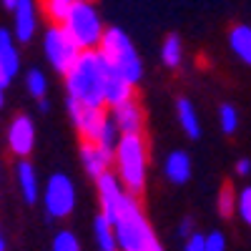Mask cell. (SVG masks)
Segmentation results:
<instances>
[{
  "label": "cell",
  "instance_id": "cell-11",
  "mask_svg": "<svg viewBox=\"0 0 251 251\" xmlns=\"http://www.w3.org/2000/svg\"><path fill=\"white\" fill-rule=\"evenodd\" d=\"M103 93H106V108H113L118 103L136 98V86L128 83L118 71H113L108 63L103 60Z\"/></svg>",
  "mask_w": 251,
  "mask_h": 251
},
{
  "label": "cell",
  "instance_id": "cell-10",
  "mask_svg": "<svg viewBox=\"0 0 251 251\" xmlns=\"http://www.w3.org/2000/svg\"><path fill=\"white\" fill-rule=\"evenodd\" d=\"M78 158H80V166L86 171V176H91L93 181L100 178L103 174L113 171V151L96 141H80Z\"/></svg>",
  "mask_w": 251,
  "mask_h": 251
},
{
  "label": "cell",
  "instance_id": "cell-33",
  "mask_svg": "<svg viewBox=\"0 0 251 251\" xmlns=\"http://www.w3.org/2000/svg\"><path fill=\"white\" fill-rule=\"evenodd\" d=\"M38 103H40V111H43V113H48V111H50V103H48V98H40Z\"/></svg>",
  "mask_w": 251,
  "mask_h": 251
},
{
  "label": "cell",
  "instance_id": "cell-19",
  "mask_svg": "<svg viewBox=\"0 0 251 251\" xmlns=\"http://www.w3.org/2000/svg\"><path fill=\"white\" fill-rule=\"evenodd\" d=\"M228 48L234 50V55L246 63L251 68V25H234L228 30Z\"/></svg>",
  "mask_w": 251,
  "mask_h": 251
},
{
  "label": "cell",
  "instance_id": "cell-4",
  "mask_svg": "<svg viewBox=\"0 0 251 251\" xmlns=\"http://www.w3.org/2000/svg\"><path fill=\"white\" fill-rule=\"evenodd\" d=\"M103 60L108 63L113 71H118L128 83L138 86L141 78H143V60L133 46V40L128 38V33L121 30V28H106L100 38V46L96 48Z\"/></svg>",
  "mask_w": 251,
  "mask_h": 251
},
{
  "label": "cell",
  "instance_id": "cell-28",
  "mask_svg": "<svg viewBox=\"0 0 251 251\" xmlns=\"http://www.w3.org/2000/svg\"><path fill=\"white\" fill-rule=\"evenodd\" d=\"M203 249L206 251H228V244H226V236L221 231H208L203 236Z\"/></svg>",
  "mask_w": 251,
  "mask_h": 251
},
{
  "label": "cell",
  "instance_id": "cell-3",
  "mask_svg": "<svg viewBox=\"0 0 251 251\" xmlns=\"http://www.w3.org/2000/svg\"><path fill=\"white\" fill-rule=\"evenodd\" d=\"M68 100H78L86 106H106L103 93V58L98 50H80L75 63L63 75Z\"/></svg>",
  "mask_w": 251,
  "mask_h": 251
},
{
  "label": "cell",
  "instance_id": "cell-34",
  "mask_svg": "<svg viewBox=\"0 0 251 251\" xmlns=\"http://www.w3.org/2000/svg\"><path fill=\"white\" fill-rule=\"evenodd\" d=\"M0 3H3V5H5L8 10H13V8L18 5V0H0Z\"/></svg>",
  "mask_w": 251,
  "mask_h": 251
},
{
  "label": "cell",
  "instance_id": "cell-30",
  "mask_svg": "<svg viewBox=\"0 0 251 251\" xmlns=\"http://www.w3.org/2000/svg\"><path fill=\"white\" fill-rule=\"evenodd\" d=\"M194 231H196L194 219H191V216H183V219H181V224H178V236H181V239H188Z\"/></svg>",
  "mask_w": 251,
  "mask_h": 251
},
{
  "label": "cell",
  "instance_id": "cell-14",
  "mask_svg": "<svg viewBox=\"0 0 251 251\" xmlns=\"http://www.w3.org/2000/svg\"><path fill=\"white\" fill-rule=\"evenodd\" d=\"M15 183H18V191H20V196H23L25 203H35L40 199L38 171L33 169V163L28 158H18V163H15Z\"/></svg>",
  "mask_w": 251,
  "mask_h": 251
},
{
  "label": "cell",
  "instance_id": "cell-29",
  "mask_svg": "<svg viewBox=\"0 0 251 251\" xmlns=\"http://www.w3.org/2000/svg\"><path fill=\"white\" fill-rule=\"evenodd\" d=\"M203 236L206 234H201L199 228H196V231L188 236V239H183V251H206L203 249Z\"/></svg>",
  "mask_w": 251,
  "mask_h": 251
},
{
  "label": "cell",
  "instance_id": "cell-2",
  "mask_svg": "<svg viewBox=\"0 0 251 251\" xmlns=\"http://www.w3.org/2000/svg\"><path fill=\"white\" fill-rule=\"evenodd\" d=\"M113 174L131 196H141L149 183V143L143 133H121L113 149Z\"/></svg>",
  "mask_w": 251,
  "mask_h": 251
},
{
  "label": "cell",
  "instance_id": "cell-23",
  "mask_svg": "<svg viewBox=\"0 0 251 251\" xmlns=\"http://www.w3.org/2000/svg\"><path fill=\"white\" fill-rule=\"evenodd\" d=\"M25 91L33 98H38V100L46 98V93H48V78H46V73L40 68H30L25 73Z\"/></svg>",
  "mask_w": 251,
  "mask_h": 251
},
{
  "label": "cell",
  "instance_id": "cell-31",
  "mask_svg": "<svg viewBox=\"0 0 251 251\" xmlns=\"http://www.w3.org/2000/svg\"><path fill=\"white\" fill-rule=\"evenodd\" d=\"M8 86H10V78L5 75L3 68H0V108L5 106V91H8Z\"/></svg>",
  "mask_w": 251,
  "mask_h": 251
},
{
  "label": "cell",
  "instance_id": "cell-8",
  "mask_svg": "<svg viewBox=\"0 0 251 251\" xmlns=\"http://www.w3.org/2000/svg\"><path fill=\"white\" fill-rule=\"evenodd\" d=\"M66 108L80 141H96L100 128L108 121L106 106H86V103H78V100H66Z\"/></svg>",
  "mask_w": 251,
  "mask_h": 251
},
{
  "label": "cell",
  "instance_id": "cell-13",
  "mask_svg": "<svg viewBox=\"0 0 251 251\" xmlns=\"http://www.w3.org/2000/svg\"><path fill=\"white\" fill-rule=\"evenodd\" d=\"M116 128L121 133H143V126H146V113L141 108V103L136 98L126 100V103H118V106L108 108Z\"/></svg>",
  "mask_w": 251,
  "mask_h": 251
},
{
  "label": "cell",
  "instance_id": "cell-20",
  "mask_svg": "<svg viewBox=\"0 0 251 251\" xmlns=\"http://www.w3.org/2000/svg\"><path fill=\"white\" fill-rule=\"evenodd\" d=\"M161 63L169 71L181 68V63H183V43H181V38L176 33L163 38V43H161Z\"/></svg>",
  "mask_w": 251,
  "mask_h": 251
},
{
  "label": "cell",
  "instance_id": "cell-12",
  "mask_svg": "<svg viewBox=\"0 0 251 251\" xmlns=\"http://www.w3.org/2000/svg\"><path fill=\"white\" fill-rule=\"evenodd\" d=\"M38 33V5L35 0H18L13 8V35L18 43H30Z\"/></svg>",
  "mask_w": 251,
  "mask_h": 251
},
{
  "label": "cell",
  "instance_id": "cell-21",
  "mask_svg": "<svg viewBox=\"0 0 251 251\" xmlns=\"http://www.w3.org/2000/svg\"><path fill=\"white\" fill-rule=\"evenodd\" d=\"M216 118H219V128L226 136H234L239 131V126H241V116H239V111L231 106V103H221Z\"/></svg>",
  "mask_w": 251,
  "mask_h": 251
},
{
  "label": "cell",
  "instance_id": "cell-32",
  "mask_svg": "<svg viewBox=\"0 0 251 251\" xmlns=\"http://www.w3.org/2000/svg\"><path fill=\"white\" fill-rule=\"evenodd\" d=\"M234 169H236L239 176H249V174H251V158H239Z\"/></svg>",
  "mask_w": 251,
  "mask_h": 251
},
{
  "label": "cell",
  "instance_id": "cell-36",
  "mask_svg": "<svg viewBox=\"0 0 251 251\" xmlns=\"http://www.w3.org/2000/svg\"><path fill=\"white\" fill-rule=\"evenodd\" d=\"M71 3H73V0H71Z\"/></svg>",
  "mask_w": 251,
  "mask_h": 251
},
{
  "label": "cell",
  "instance_id": "cell-16",
  "mask_svg": "<svg viewBox=\"0 0 251 251\" xmlns=\"http://www.w3.org/2000/svg\"><path fill=\"white\" fill-rule=\"evenodd\" d=\"M0 68L5 71V75L13 80L20 73V50H18V40L13 30L0 28Z\"/></svg>",
  "mask_w": 251,
  "mask_h": 251
},
{
  "label": "cell",
  "instance_id": "cell-6",
  "mask_svg": "<svg viewBox=\"0 0 251 251\" xmlns=\"http://www.w3.org/2000/svg\"><path fill=\"white\" fill-rule=\"evenodd\" d=\"M75 183L68 174H50L46 186H43V208H46V216L53 221H63L68 219L75 211Z\"/></svg>",
  "mask_w": 251,
  "mask_h": 251
},
{
  "label": "cell",
  "instance_id": "cell-22",
  "mask_svg": "<svg viewBox=\"0 0 251 251\" xmlns=\"http://www.w3.org/2000/svg\"><path fill=\"white\" fill-rule=\"evenodd\" d=\"M216 208H219V216H221V219H231V216H236V188H234L231 183H226L221 191H219Z\"/></svg>",
  "mask_w": 251,
  "mask_h": 251
},
{
  "label": "cell",
  "instance_id": "cell-1",
  "mask_svg": "<svg viewBox=\"0 0 251 251\" xmlns=\"http://www.w3.org/2000/svg\"><path fill=\"white\" fill-rule=\"evenodd\" d=\"M96 191L100 214L108 216L116 228L118 251H163L138 199L126 191L113 171L96 178Z\"/></svg>",
  "mask_w": 251,
  "mask_h": 251
},
{
  "label": "cell",
  "instance_id": "cell-9",
  "mask_svg": "<svg viewBox=\"0 0 251 251\" xmlns=\"http://www.w3.org/2000/svg\"><path fill=\"white\" fill-rule=\"evenodd\" d=\"M5 143H8V151L15 158H28L35 149V123H33V118L25 116V113L13 116V121L8 123V131H5Z\"/></svg>",
  "mask_w": 251,
  "mask_h": 251
},
{
  "label": "cell",
  "instance_id": "cell-17",
  "mask_svg": "<svg viewBox=\"0 0 251 251\" xmlns=\"http://www.w3.org/2000/svg\"><path fill=\"white\" fill-rule=\"evenodd\" d=\"M176 121L181 126V131L191 141L201 138V118H199V111H196L194 103L188 100V98H183V96L176 100Z\"/></svg>",
  "mask_w": 251,
  "mask_h": 251
},
{
  "label": "cell",
  "instance_id": "cell-5",
  "mask_svg": "<svg viewBox=\"0 0 251 251\" xmlns=\"http://www.w3.org/2000/svg\"><path fill=\"white\" fill-rule=\"evenodd\" d=\"M63 28L68 30V35L73 38V43L80 50H96L100 46L103 33H106L100 10L91 0H73Z\"/></svg>",
  "mask_w": 251,
  "mask_h": 251
},
{
  "label": "cell",
  "instance_id": "cell-26",
  "mask_svg": "<svg viewBox=\"0 0 251 251\" xmlns=\"http://www.w3.org/2000/svg\"><path fill=\"white\" fill-rule=\"evenodd\" d=\"M236 216L251 228V186L236 191Z\"/></svg>",
  "mask_w": 251,
  "mask_h": 251
},
{
  "label": "cell",
  "instance_id": "cell-24",
  "mask_svg": "<svg viewBox=\"0 0 251 251\" xmlns=\"http://www.w3.org/2000/svg\"><path fill=\"white\" fill-rule=\"evenodd\" d=\"M50 251H83V246H80V239L75 236V231L60 228L50 241Z\"/></svg>",
  "mask_w": 251,
  "mask_h": 251
},
{
  "label": "cell",
  "instance_id": "cell-27",
  "mask_svg": "<svg viewBox=\"0 0 251 251\" xmlns=\"http://www.w3.org/2000/svg\"><path fill=\"white\" fill-rule=\"evenodd\" d=\"M118 138H121V131L116 128V123H113V118H111V113H108V121H106V126L100 128L96 143H100V146H106V149L113 151V149H116V143H118Z\"/></svg>",
  "mask_w": 251,
  "mask_h": 251
},
{
  "label": "cell",
  "instance_id": "cell-18",
  "mask_svg": "<svg viewBox=\"0 0 251 251\" xmlns=\"http://www.w3.org/2000/svg\"><path fill=\"white\" fill-rule=\"evenodd\" d=\"M93 241L98 251H118V239H116V228L111 224L108 216H103L98 211V216L93 219Z\"/></svg>",
  "mask_w": 251,
  "mask_h": 251
},
{
  "label": "cell",
  "instance_id": "cell-7",
  "mask_svg": "<svg viewBox=\"0 0 251 251\" xmlns=\"http://www.w3.org/2000/svg\"><path fill=\"white\" fill-rule=\"evenodd\" d=\"M43 53H46V60L50 63V68L58 75H66L68 68L75 63V58L80 55V48L73 43V38L68 35L66 28L50 23L43 33Z\"/></svg>",
  "mask_w": 251,
  "mask_h": 251
},
{
  "label": "cell",
  "instance_id": "cell-25",
  "mask_svg": "<svg viewBox=\"0 0 251 251\" xmlns=\"http://www.w3.org/2000/svg\"><path fill=\"white\" fill-rule=\"evenodd\" d=\"M71 0H43V10L48 15V20L53 25H63L68 18V10H71Z\"/></svg>",
  "mask_w": 251,
  "mask_h": 251
},
{
  "label": "cell",
  "instance_id": "cell-15",
  "mask_svg": "<svg viewBox=\"0 0 251 251\" xmlns=\"http://www.w3.org/2000/svg\"><path fill=\"white\" fill-rule=\"evenodd\" d=\"M163 176L169 178L174 186H183L191 181L194 176V163L191 156L186 151H171L169 156L163 158Z\"/></svg>",
  "mask_w": 251,
  "mask_h": 251
},
{
  "label": "cell",
  "instance_id": "cell-35",
  "mask_svg": "<svg viewBox=\"0 0 251 251\" xmlns=\"http://www.w3.org/2000/svg\"><path fill=\"white\" fill-rule=\"evenodd\" d=\"M0 251H5V236H3V231H0Z\"/></svg>",
  "mask_w": 251,
  "mask_h": 251
}]
</instances>
